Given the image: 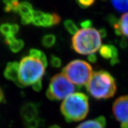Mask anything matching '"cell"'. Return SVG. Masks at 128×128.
Listing matches in <instances>:
<instances>
[{
  "mask_svg": "<svg viewBox=\"0 0 128 128\" xmlns=\"http://www.w3.org/2000/svg\"><path fill=\"white\" fill-rule=\"evenodd\" d=\"M60 110L68 122L84 120L89 112L88 96L81 92L73 93L64 100Z\"/></svg>",
  "mask_w": 128,
  "mask_h": 128,
  "instance_id": "cell-1",
  "label": "cell"
},
{
  "mask_svg": "<svg viewBox=\"0 0 128 128\" xmlns=\"http://www.w3.org/2000/svg\"><path fill=\"white\" fill-rule=\"evenodd\" d=\"M87 90L97 100L108 99L113 97L116 93V82L108 71H96L93 73L87 84Z\"/></svg>",
  "mask_w": 128,
  "mask_h": 128,
  "instance_id": "cell-2",
  "label": "cell"
},
{
  "mask_svg": "<svg viewBox=\"0 0 128 128\" xmlns=\"http://www.w3.org/2000/svg\"><path fill=\"white\" fill-rule=\"evenodd\" d=\"M101 46V37L95 28L80 29L72 38V47L74 51L82 55H90Z\"/></svg>",
  "mask_w": 128,
  "mask_h": 128,
  "instance_id": "cell-3",
  "label": "cell"
},
{
  "mask_svg": "<svg viewBox=\"0 0 128 128\" xmlns=\"http://www.w3.org/2000/svg\"><path fill=\"white\" fill-rule=\"evenodd\" d=\"M46 67L40 60L26 56L19 64L18 82L22 87L33 85L40 80L45 72Z\"/></svg>",
  "mask_w": 128,
  "mask_h": 128,
  "instance_id": "cell-4",
  "label": "cell"
},
{
  "mask_svg": "<svg viewBox=\"0 0 128 128\" xmlns=\"http://www.w3.org/2000/svg\"><path fill=\"white\" fill-rule=\"evenodd\" d=\"M63 74L77 86H84L88 83L93 74L90 64L82 60H74L63 69Z\"/></svg>",
  "mask_w": 128,
  "mask_h": 128,
  "instance_id": "cell-5",
  "label": "cell"
},
{
  "mask_svg": "<svg viewBox=\"0 0 128 128\" xmlns=\"http://www.w3.org/2000/svg\"><path fill=\"white\" fill-rule=\"evenodd\" d=\"M75 91V86L63 73L55 74L51 78L46 96L50 100H65Z\"/></svg>",
  "mask_w": 128,
  "mask_h": 128,
  "instance_id": "cell-6",
  "label": "cell"
},
{
  "mask_svg": "<svg viewBox=\"0 0 128 128\" xmlns=\"http://www.w3.org/2000/svg\"><path fill=\"white\" fill-rule=\"evenodd\" d=\"M61 20L60 16L56 13H46L40 10H35L32 23L39 27H51L59 24Z\"/></svg>",
  "mask_w": 128,
  "mask_h": 128,
  "instance_id": "cell-7",
  "label": "cell"
},
{
  "mask_svg": "<svg viewBox=\"0 0 128 128\" xmlns=\"http://www.w3.org/2000/svg\"><path fill=\"white\" fill-rule=\"evenodd\" d=\"M112 112L118 122L121 124H128V96H121L114 101Z\"/></svg>",
  "mask_w": 128,
  "mask_h": 128,
  "instance_id": "cell-8",
  "label": "cell"
},
{
  "mask_svg": "<svg viewBox=\"0 0 128 128\" xmlns=\"http://www.w3.org/2000/svg\"><path fill=\"white\" fill-rule=\"evenodd\" d=\"M20 114L24 122L33 121L39 118L38 104L31 102L25 103L22 105L20 110Z\"/></svg>",
  "mask_w": 128,
  "mask_h": 128,
  "instance_id": "cell-9",
  "label": "cell"
},
{
  "mask_svg": "<svg viewBox=\"0 0 128 128\" xmlns=\"http://www.w3.org/2000/svg\"><path fill=\"white\" fill-rule=\"evenodd\" d=\"M18 12L21 17V23L22 24L27 25L33 22L35 10L30 3L27 2L20 3Z\"/></svg>",
  "mask_w": 128,
  "mask_h": 128,
  "instance_id": "cell-10",
  "label": "cell"
},
{
  "mask_svg": "<svg viewBox=\"0 0 128 128\" xmlns=\"http://www.w3.org/2000/svg\"><path fill=\"white\" fill-rule=\"evenodd\" d=\"M19 63L17 62H8L4 71V76L7 80H11L19 87H22L18 82Z\"/></svg>",
  "mask_w": 128,
  "mask_h": 128,
  "instance_id": "cell-11",
  "label": "cell"
},
{
  "mask_svg": "<svg viewBox=\"0 0 128 128\" xmlns=\"http://www.w3.org/2000/svg\"><path fill=\"white\" fill-rule=\"evenodd\" d=\"M112 27L117 36H124L128 37V12L124 14Z\"/></svg>",
  "mask_w": 128,
  "mask_h": 128,
  "instance_id": "cell-12",
  "label": "cell"
},
{
  "mask_svg": "<svg viewBox=\"0 0 128 128\" xmlns=\"http://www.w3.org/2000/svg\"><path fill=\"white\" fill-rule=\"evenodd\" d=\"M100 54L104 59H118V50L114 45L104 44L100 48Z\"/></svg>",
  "mask_w": 128,
  "mask_h": 128,
  "instance_id": "cell-13",
  "label": "cell"
},
{
  "mask_svg": "<svg viewBox=\"0 0 128 128\" xmlns=\"http://www.w3.org/2000/svg\"><path fill=\"white\" fill-rule=\"evenodd\" d=\"M5 43L8 46L10 50L14 53L20 52L24 46V40L16 39L14 36L5 38Z\"/></svg>",
  "mask_w": 128,
  "mask_h": 128,
  "instance_id": "cell-14",
  "label": "cell"
},
{
  "mask_svg": "<svg viewBox=\"0 0 128 128\" xmlns=\"http://www.w3.org/2000/svg\"><path fill=\"white\" fill-rule=\"evenodd\" d=\"M19 31V26L16 24L4 23L0 26V32L5 38L14 36Z\"/></svg>",
  "mask_w": 128,
  "mask_h": 128,
  "instance_id": "cell-15",
  "label": "cell"
},
{
  "mask_svg": "<svg viewBox=\"0 0 128 128\" xmlns=\"http://www.w3.org/2000/svg\"><path fill=\"white\" fill-rule=\"evenodd\" d=\"M30 56L40 60L42 64H44V66L45 67L47 66V58H46V55L42 51L36 48L31 49L30 50Z\"/></svg>",
  "mask_w": 128,
  "mask_h": 128,
  "instance_id": "cell-16",
  "label": "cell"
},
{
  "mask_svg": "<svg viewBox=\"0 0 128 128\" xmlns=\"http://www.w3.org/2000/svg\"><path fill=\"white\" fill-rule=\"evenodd\" d=\"M76 128H105V126L96 118L95 120H88L78 125Z\"/></svg>",
  "mask_w": 128,
  "mask_h": 128,
  "instance_id": "cell-17",
  "label": "cell"
},
{
  "mask_svg": "<svg viewBox=\"0 0 128 128\" xmlns=\"http://www.w3.org/2000/svg\"><path fill=\"white\" fill-rule=\"evenodd\" d=\"M4 10L5 12H18L20 3L18 1H4Z\"/></svg>",
  "mask_w": 128,
  "mask_h": 128,
  "instance_id": "cell-18",
  "label": "cell"
},
{
  "mask_svg": "<svg viewBox=\"0 0 128 128\" xmlns=\"http://www.w3.org/2000/svg\"><path fill=\"white\" fill-rule=\"evenodd\" d=\"M111 4L118 12H128V1H112Z\"/></svg>",
  "mask_w": 128,
  "mask_h": 128,
  "instance_id": "cell-19",
  "label": "cell"
},
{
  "mask_svg": "<svg viewBox=\"0 0 128 128\" xmlns=\"http://www.w3.org/2000/svg\"><path fill=\"white\" fill-rule=\"evenodd\" d=\"M56 36L53 34H48L43 36L41 40L42 44L46 48H50L54 45L56 42Z\"/></svg>",
  "mask_w": 128,
  "mask_h": 128,
  "instance_id": "cell-20",
  "label": "cell"
},
{
  "mask_svg": "<svg viewBox=\"0 0 128 128\" xmlns=\"http://www.w3.org/2000/svg\"><path fill=\"white\" fill-rule=\"evenodd\" d=\"M64 27L66 30L71 35H74L78 31V27L71 20H66L64 23Z\"/></svg>",
  "mask_w": 128,
  "mask_h": 128,
  "instance_id": "cell-21",
  "label": "cell"
},
{
  "mask_svg": "<svg viewBox=\"0 0 128 128\" xmlns=\"http://www.w3.org/2000/svg\"><path fill=\"white\" fill-rule=\"evenodd\" d=\"M50 64L51 66L55 68H59L62 66V60L59 57L52 55L50 58Z\"/></svg>",
  "mask_w": 128,
  "mask_h": 128,
  "instance_id": "cell-22",
  "label": "cell"
},
{
  "mask_svg": "<svg viewBox=\"0 0 128 128\" xmlns=\"http://www.w3.org/2000/svg\"><path fill=\"white\" fill-rule=\"evenodd\" d=\"M42 120L37 118L36 120H34L33 121L28 122H24V126L26 128H37L40 126V122Z\"/></svg>",
  "mask_w": 128,
  "mask_h": 128,
  "instance_id": "cell-23",
  "label": "cell"
},
{
  "mask_svg": "<svg viewBox=\"0 0 128 128\" xmlns=\"http://www.w3.org/2000/svg\"><path fill=\"white\" fill-rule=\"evenodd\" d=\"M76 3L80 7L83 8H86L92 6L95 3V1H93V0H86V1L79 0V1H77Z\"/></svg>",
  "mask_w": 128,
  "mask_h": 128,
  "instance_id": "cell-24",
  "label": "cell"
},
{
  "mask_svg": "<svg viewBox=\"0 0 128 128\" xmlns=\"http://www.w3.org/2000/svg\"><path fill=\"white\" fill-rule=\"evenodd\" d=\"M80 26L83 28H90L92 26V22L90 20H86L80 22Z\"/></svg>",
  "mask_w": 128,
  "mask_h": 128,
  "instance_id": "cell-25",
  "label": "cell"
},
{
  "mask_svg": "<svg viewBox=\"0 0 128 128\" xmlns=\"http://www.w3.org/2000/svg\"><path fill=\"white\" fill-rule=\"evenodd\" d=\"M32 88H33V89L35 91L40 92L41 89H42V82H41V80L33 84L32 85Z\"/></svg>",
  "mask_w": 128,
  "mask_h": 128,
  "instance_id": "cell-26",
  "label": "cell"
},
{
  "mask_svg": "<svg viewBox=\"0 0 128 128\" xmlns=\"http://www.w3.org/2000/svg\"><path fill=\"white\" fill-rule=\"evenodd\" d=\"M88 60L90 63H96L98 60V58L95 54H92L88 55Z\"/></svg>",
  "mask_w": 128,
  "mask_h": 128,
  "instance_id": "cell-27",
  "label": "cell"
},
{
  "mask_svg": "<svg viewBox=\"0 0 128 128\" xmlns=\"http://www.w3.org/2000/svg\"><path fill=\"white\" fill-rule=\"evenodd\" d=\"M98 32L100 33V35L101 36V37H105L106 36V30L104 28H101Z\"/></svg>",
  "mask_w": 128,
  "mask_h": 128,
  "instance_id": "cell-28",
  "label": "cell"
},
{
  "mask_svg": "<svg viewBox=\"0 0 128 128\" xmlns=\"http://www.w3.org/2000/svg\"><path fill=\"white\" fill-rule=\"evenodd\" d=\"M5 101V96H4V92L0 88V103Z\"/></svg>",
  "mask_w": 128,
  "mask_h": 128,
  "instance_id": "cell-29",
  "label": "cell"
},
{
  "mask_svg": "<svg viewBox=\"0 0 128 128\" xmlns=\"http://www.w3.org/2000/svg\"><path fill=\"white\" fill-rule=\"evenodd\" d=\"M120 46H121L122 48L126 47V46H127L126 41H125V40H123V41H122L121 44H120Z\"/></svg>",
  "mask_w": 128,
  "mask_h": 128,
  "instance_id": "cell-30",
  "label": "cell"
},
{
  "mask_svg": "<svg viewBox=\"0 0 128 128\" xmlns=\"http://www.w3.org/2000/svg\"><path fill=\"white\" fill-rule=\"evenodd\" d=\"M121 128H128V124H121Z\"/></svg>",
  "mask_w": 128,
  "mask_h": 128,
  "instance_id": "cell-31",
  "label": "cell"
},
{
  "mask_svg": "<svg viewBox=\"0 0 128 128\" xmlns=\"http://www.w3.org/2000/svg\"><path fill=\"white\" fill-rule=\"evenodd\" d=\"M49 128H61V127L59 126L58 125H52L49 127Z\"/></svg>",
  "mask_w": 128,
  "mask_h": 128,
  "instance_id": "cell-32",
  "label": "cell"
}]
</instances>
